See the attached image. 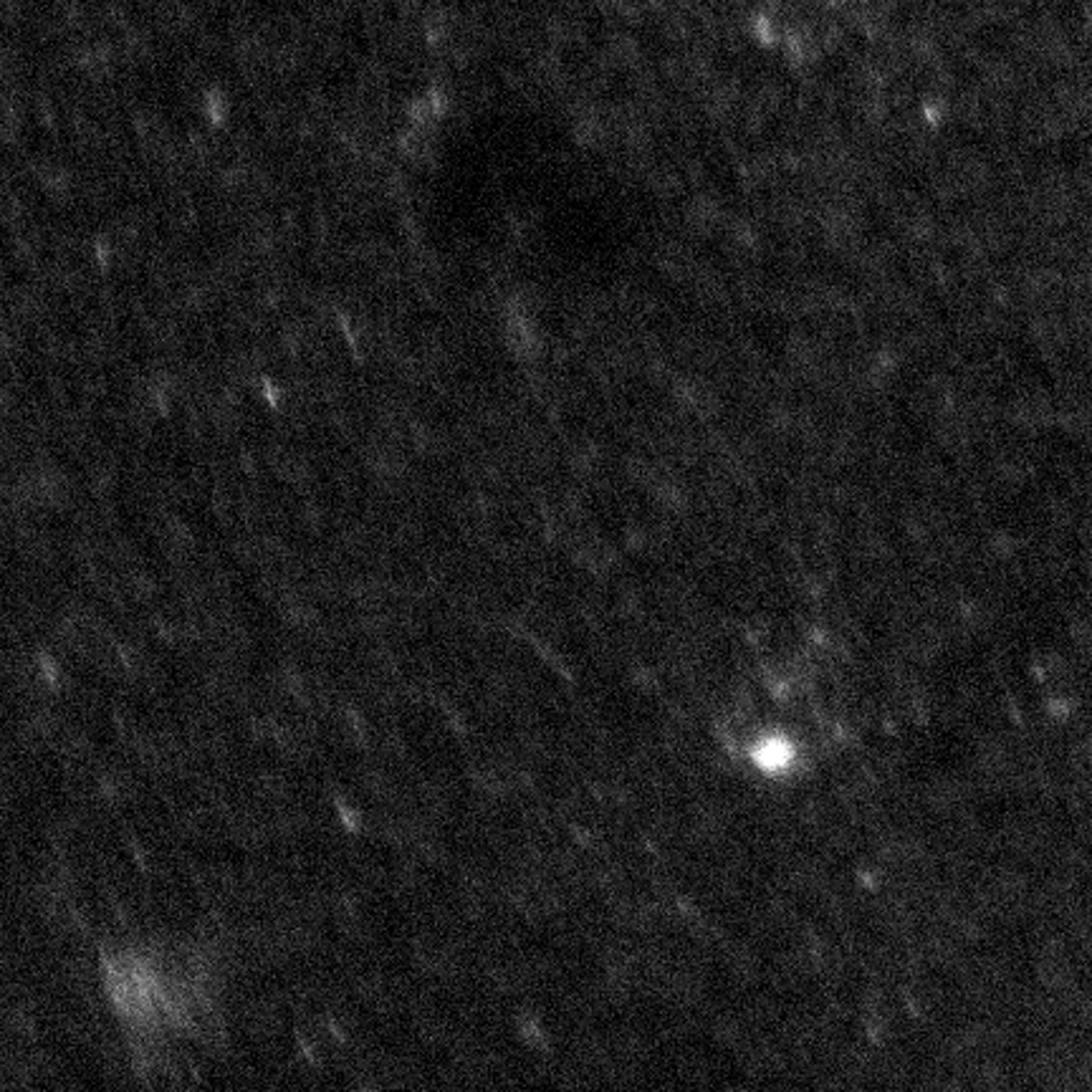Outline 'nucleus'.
<instances>
[{
    "label": "nucleus",
    "mask_w": 1092,
    "mask_h": 1092,
    "mask_svg": "<svg viewBox=\"0 0 1092 1092\" xmlns=\"http://www.w3.org/2000/svg\"><path fill=\"white\" fill-rule=\"evenodd\" d=\"M757 857H758V855H757ZM754 865H757V862H754ZM752 872H754V870H752ZM749 883H752V880H749ZM746 893H749V890H746ZM744 903H746V900H744ZM741 911H744V908H741ZM739 921H741V918H739ZM736 928H739V925H736ZM734 938H736V935H734ZM731 946H734V943H731ZM729 956H731V953H729ZM726 963H729V961H726ZM723 974H726V971H723ZM721 984H723V979H721ZM718 994H721V992H718ZM716 1004H718V1002H716ZM713 1014H716V1011H713ZM711 1024H713V1021H711ZM708 1039H711V1034H708ZM706 1067H708V1044H706V1060H703V1072H706Z\"/></svg>",
    "instance_id": "1"
}]
</instances>
